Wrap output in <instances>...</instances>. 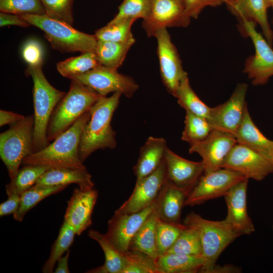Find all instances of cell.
Instances as JSON below:
<instances>
[{"mask_svg":"<svg viewBox=\"0 0 273 273\" xmlns=\"http://www.w3.org/2000/svg\"><path fill=\"white\" fill-rule=\"evenodd\" d=\"M90 117L89 111L52 143L26 157L22 163L24 165L43 166L49 169L56 168L86 169L80 160L78 150L82 132Z\"/></svg>","mask_w":273,"mask_h":273,"instance_id":"1","label":"cell"},{"mask_svg":"<svg viewBox=\"0 0 273 273\" xmlns=\"http://www.w3.org/2000/svg\"><path fill=\"white\" fill-rule=\"evenodd\" d=\"M122 94L115 92L109 97H102L90 108V117L82 132L79 157L82 162L99 149L116 148V132L111 125Z\"/></svg>","mask_w":273,"mask_h":273,"instance_id":"2","label":"cell"},{"mask_svg":"<svg viewBox=\"0 0 273 273\" xmlns=\"http://www.w3.org/2000/svg\"><path fill=\"white\" fill-rule=\"evenodd\" d=\"M25 73L31 77L33 82V152H35L49 144L47 131L51 115L66 93L50 83L42 71V65L28 66Z\"/></svg>","mask_w":273,"mask_h":273,"instance_id":"3","label":"cell"},{"mask_svg":"<svg viewBox=\"0 0 273 273\" xmlns=\"http://www.w3.org/2000/svg\"><path fill=\"white\" fill-rule=\"evenodd\" d=\"M102 97L89 87L71 79L68 92L51 115L47 131L48 141L53 142L68 129Z\"/></svg>","mask_w":273,"mask_h":273,"instance_id":"4","label":"cell"},{"mask_svg":"<svg viewBox=\"0 0 273 273\" xmlns=\"http://www.w3.org/2000/svg\"><path fill=\"white\" fill-rule=\"evenodd\" d=\"M183 223L194 228L199 235L205 261L201 272H213L221 253L239 235L224 219L210 220L193 212L186 216Z\"/></svg>","mask_w":273,"mask_h":273,"instance_id":"5","label":"cell"},{"mask_svg":"<svg viewBox=\"0 0 273 273\" xmlns=\"http://www.w3.org/2000/svg\"><path fill=\"white\" fill-rule=\"evenodd\" d=\"M31 25L44 33L52 47L61 52H94L98 39L94 35L74 29L64 22L51 18L46 14L20 15Z\"/></svg>","mask_w":273,"mask_h":273,"instance_id":"6","label":"cell"},{"mask_svg":"<svg viewBox=\"0 0 273 273\" xmlns=\"http://www.w3.org/2000/svg\"><path fill=\"white\" fill-rule=\"evenodd\" d=\"M34 116H25L0 134V157L10 180L16 175L23 159L33 153Z\"/></svg>","mask_w":273,"mask_h":273,"instance_id":"7","label":"cell"},{"mask_svg":"<svg viewBox=\"0 0 273 273\" xmlns=\"http://www.w3.org/2000/svg\"><path fill=\"white\" fill-rule=\"evenodd\" d=\"M243 32L250 38L255 49L254 55L246 60L243 72L254 85H263L273 76V50L271 45L256 29V23L240 21Z\"/></svg>","mask_w":273,"mask_h":273,"instance_id":"8","label":"cell"},{"mask_svg":"<svg viewBox=\"0 0 273 273\" xmlns=\"http://www.w3.org/2000/svg\"><path fill=\"white\" fill-rule=\"evenodd\" d=\"M70 79L89 87L103 97L111 93L120 92L130 98L139 88V85L132 77L119 73L117 69L101 65Z\"/></svg>","mask_w":273,"mask_h":273,"instance_id":"9","label":"cell"},{"mask_svg":"<svg viewBox=\"0 0 273 273\" xmlns=\"http://www.w3.org/2000/svg\"><path fill=\"white\" fill-rule=\"evenodd\" d=\"M235 171L221 168L203 174L189 194L185 206H194L224 196L236 184L245 178Z\"/></svg>","mask_w":273,"mask_h":273,"instance_id":"10","label":"cell"},{"mask_svg":"<svg viewBox=\"0 0 273 273\" xmlns=\"http://www.w3.org/2000/svg\"><path fill=\"white\" fill-rule=\"evenodd\" d=\"M154 37L157 40L162 81L168 92L175 97L181 80L187 73L183 69L179 55L167 29L159 30Z\"/></svg>","mask_w":273,"mask_h":273,"instance_id":"11","label":"cell"},{"mask_svg":"<svg viewBox=\"0 0 273 273\" xmlns=\"http://www.w3.org/2000/svg\"><path fill=\"white\" fill-rule=\"evenodd\" d=\"M247 89V84L239 83L225 102L211 108L208 120L213 129L235 135L247 107L246 101Z\"/></svg>","mask_w":273,"mask_h":273,"instance_id":"12","label":"cell"},{"mask_svg":"<svg viewBox=\"0 0 273 273\" xmlns=\"http://www.w3.org/2000/svg\"><path fill=\"white\" fill-rule=\"evenodd\" d=\"M166 180L164 158L159 167L150 174L136 179L129 197L115 211L132 213L140 211L156 202Z\"/></svg>","mask_w":273,"mask_h":273,"instance_id":"13","label":"cell"},{"mask_svg":"<svg viewBox=\"0 0 273 273\" xmlns=\"http://www.w3.org/2000/svg\"><path fill=\"white\" fill-rule=\"evenodd\" d=\"M237 143L234 135L213 129L205 139L190 144L189 151L201 156L205 174L222 168L225 159Z\"/></svg>","mask_w":273,"mask_h":273,"instance_id":"14","label":"cell"},{"mask_svg":"<svg viewBox=\"0 0 273 273\" xmlns=\"http://www.w3.org/2000/svg\"><path fill=\"white\" fill-rule=\"evenodd\" d=\"M190 21L184 4L178 0H152L150 12L142 26L148 36H154L161 29L186 27Z\"/></svg>","mask_w":273,"mask_h":273,"instance_id":"15","label":"cell"},{"mask_svg":"<svg viewBox=\"0 0 273 273\" xmlns=\"http://www.w3.org/2000/svg\"><path fill=\"white\" fill-rule=\"evenodd\" d=\"M222 168L238 172L257 181L273 172V165L261 155L237 143L225 159Z\"/></svg>","mask_w":273,"mask_h":273,"instance_id":"16","label":"cell"},{"mask_svg":"<svg viewBox=\"0 0 273 273\" xmlns=\"http://www.w3.org/2000/svg\"><path fill=\"white\" fill-rule=\"evenodd\" d=\"M156 202L137 212H114L108 222L106 236L119 251L122 252L127 251L131 239L154 210Z\"/></svg>","mask_w":273,"mask_h":273,"instance_id":"17","label":"cell"},{"mask_svg":"<svg viewBox=\"0 0 273 273\" xmlns=\"http://www.w3.org/2000/svg\"><path fill=\"white\" fill-rule=\"evenodd\" d=\"M248 179L245 178L236 184L223 196L228 210L224 220L239 236L249 235L255 231L247 211Z\"/></svg>","mask_w":273,"mask_h":273,"instance_id":"18","label":"cell"},{"mask_svg":"<svg viewBox=\"0 0 273 273\" xmlns=\"http://www.w3.org/2000/svg\"><path fill=\"white\" fill-rule=\"evenodd\" d=\"M164 160L166 168V182L189 193L204 174L202 161L195 162L186 159L168 147L165 152Z\"/></svg>","mask_w":273,"mask_h":273,"instance_id":"19","label":"cell"},{"mask_svg":"<svg viewBox=\"0 0 273 273\" xmlns=\"http://www.w3.org/2000/svg\"><path fill=\"white\" fill-rule=\"evenodd\" d=\"M98 193L94 189L75 188L67 202L64 220L79 236L92 224V214Z\"/></svg>","mask_w":273,"mask_h":273,"instance_id":"20","label":"cell"},{"mask_svg":"<svg viewBox=\"0 0 273 273\" xmlns=\"http://www.w3.org/2000/svg\"><path fill=\"white\" fill-rule=\"evenodd\" d=\"M224 4L240 21L246 20L258 24L264 37L270 45L272 44L273 32L268 21V7L265 0H224Z\"/></svg>","mask_w":273,"mask_h":273,"instance_id":"21","label":"cell"},{"mask_svg":"<svg viewBox=\"0 0 273 273\" xmlns=\"http://www.w3.org/2000/svg\"><path fill=\"white\" fill-rule=\"evenodd\" d=\"M235 136L237 143L252 150L273 165V141L267 139L256 126L247 107L243 121Z\"/></svg>","mask_w":273,"mask_h":273,"instance_id":"22","label":"cell"},{"mask_svg":"<svg viewBox=\"0 0 273 273\" xmlns=\"http://www.w3.org/2000/svg\"><path fill=\"white\" fill-rule=\"evenodd\" d=\"M190 193L166 182L156 201L155 211L164 221L180 223L181 210Z\"/></svg>","mask_w":273,"mask_h":273,"instance_id":"23","label":"cell"},{"mask_svg":"<svg viewBox=\"0 0 273 273\" xmlns=\"http://www.w3.org/2000/svg\"><path fill=\"white\" fill-rule=\"evenodd\" d=\"M167 148L162 138L149 136L141 148L136 163L133 167L136 179L146 176L155 171L164 158Z\"/></svg>","mask_w":273,"mask_h":273,"instance_id":"24","label":"cell"},{"mask_svg":"<svg viewBox=\"0 0 273 273\" xmlns=\"http://www.w3.org/2000/svg\"><path fill=\"white\" fill-rule=\"evenodd\" d=\"M78 185L83 190L94 189L92 175L87 169L70 168H56L46 171L37 180L35 185L43 186Z\"/></svg>","mask_w":273,"mask_h":273,"instance_id":"25","label":"cell"},{"mask_svg":"<svg viewBox=\"0 0 273 273\" xmlns=\"http://www.w3.org/2000/svg\"><path fill=\"white\" fill-rule=\"evenodd\" d=\"M159 273L201 272L205 261L201 255L166 253L156 260Z\"/></svg>","mask_w":273,"mask_h":273,"instance_id":"26","label":"cell"},{"mask_svg":"<svg viewBox=\"0 0 273 273\" xmlns=\"http://www.w3.org/2000/svg\"><path fill=\"white\" fill-rule=\"evenodd\" d=\"M88 236L101 246L105 255L104 263L86 271L89 273H122L125 264L124 253L116 248L105 234L91 230Z\"/></svg>","mask_w":273,"mask_h":273,"instance_id":"27","label":"cell"},{"mask_svg":"<svg viewBox=\"0 0 273 273\" xmlns=\"http://www.w3.org/2000/svg\"><path fill=\"white\" fill-rule=\"evenodd\" d=\"M158 218V217L154 210L131 239L128 250L141 252L155 260L157 259L158 255L156 224Z\"/></svg>","mask_w":273,"mask_h":273,"instance_id":"28","label":"cell"},{"mask_svg":"<svg viewBox=\"0 0 273 273\" xmlns=\"http://www.w3.org/2000/svg\"><path fill=\"white\" fill-rule=\"evenodd\" d=\"M134 42H116L98 40L95 53L100 65L117 69Z\"/></svg>","mask_w":273,"mask_h":273,"instance_id":"29","label":"cell"},{"mask_svg":"<svg viewBox=\"0 0 273 273\" xmlns=\"http://www.w3.org/2000/svg\"><path fill=\"white\" fill-rule=\"evenodd\" d=\"M68 186H43L35 185L20 195L19 206L13 214L15 220L22 221L25 214L47 197L60 192Z\"/></svg>","mask_w":273,"mask_h":273,"instance_id":"30","label":"cell"},{"mask_svg":"<svg viewBox=\"0 0 273 273\" xmlns=\"http://www.w3.org/2000/svg\"><path fill=\"white\" fill-rule=\"evenodd\" d=\"M175 98L178 104L186 111L208 120L211 108L204 103L192 88L187 73L181 80Z\"/></svg>","mask_w":273,"mask_h":273,"instance_id":"31","label":"cell"},{"mask_svg":"<svg viewBox=\"0 0 273 273\" xmlns=\"http://www.w3.org/2000/svg\"><path fill=\"white\" fill-rule=\"evenodd\" d=\"M48 170L47 167L26 165L19 169L15 177L6 186L8 196L13 194L21 195L35 185L39 177Z\"/></svg>","mask_w":273,"mask_h":273,"instance_id":"32","label":"cell"},{"mask_svg":"<svg viewBox=\"0 0 273 273\" xmlns=\"http://www.w3.org/2000/svg\"><path fill=\"white\" fill-rule=\"evenodd\" d=\"M75 235L72 228L64 221L58 236L52 246L49 257L42 266V272L51 273L54 271L56 263L64 253L69 250Z\"/></svg>","mask_w":273,"mask_h":273,"instance_id":"33","label":"cell"},{"mask_svg":"<svg viewBox=\"0 0 273 273\" xmlns=\"http://www.w3.org/2000/svg\"><path fill=\"white\" fill-rule=\"evenodd\" d=\"M100 65L94 52H85L78 56L70 57L58 62L57 69L62 76L70 79Z\"/></svg>","mask_w":273,"mask_h":273,"instance_id":"34","label":"cell"},{"mask_svg":"<svg viewBox=\"0 0 273 273\" xmlns=\"http://www.w3.org/2000/svg\"><path fill=\"white\" fill-rule=\"evenodd\" d=\"M136 20L125 19L100 28L95 32L98 40L116 42H135L131 26Z\"/></svg>","mask_w":273,"mask_h":273,"instance_id":"35","label":"cell"},{"mask_svg":"<svg viewBox=\"0 0 273 273\" xmlns=\"http://www.w3.org/2000/svg\"><path fill=\"white\" fill-rule=\"evenodd\" d=\"M185 127L181 139L190 144L205 139L213 130L208 120L186 111Z\"/></svg>","mask_w":273,"mask_h":273,"instance_id":"36","label":"cell"},{"mask_svg":"<svg viewBox=\"0 0 273 273\" xmlns=\"http://www.w3.org/2000/svg\"><path fill=\"white\" fill-rule=\"evenodd\" d=\"M185 227L184 223L168 222L158 218L156 235L158 256L167 253Z\"/></svg>","mask_w":273,"mask_h":273,"instance_id":"37","label":"cell"},{"mask_svg":"<svg viewBox=\"0 0 273 273\" xmlns=\"http://www.w3.org/2000/svg\"><path fill=\"white\" fill-rule=\"evenodd\" d=\"M167 253L202 256V245L197 231L194 228L186 225L185 228Z\"/></svg>","mask_w":273,"mask_h":273,"instance_id":"38","label":"cell"},{"mask_svg":"<svg viewBox=\"0 0 273 273\" xmlns=\"http://www.w3.org/2000/svg\"><path fill=\"white\" fill-rule=\"evenodd\" d=\"M124 253L125 264L122 273H159L156 260L139 251Z\"/></svg>","mask_w":273,"mask_h":273,"instance_id":"39","label":"cell"},{"mask_svg":"<svg viewBox=\"0 0 273 273\" xmlns=\"http://www.w3.org/2000/svg\"><path fill=\"white\" fill-rule=\"evenodd\" d=\"M152 1V0H124L119 7L117 15L108 24H113L128 19H145L150 12Z\"/></svg>","mask_w":273,"mask_h":273,"instance_id":"40","label":"cell"},{"mask_svg":"<svg viewBox=\"0 0 273 273\" xmlns=\"http://www.w3.org/2000/svg\"><path fill=\"white\" fill-rule=\"evenodd\" d=\"M0 11L17 15L46 14L40 0H0Z\"/></svg>","mask_w":273,"mask_h":273,"instance_id":"41","label":"cell"},{"mask_svg":"<svg viewBox=\"0 0 273 273\" xmlns=\"http://www.w3.org/2000/svg\"><path fill=\"white\" fill-rule=\"evenodd\" d=\"M49 17L71 25L73 23L72 5L74 0H40Z\"/></svg>","mask_w":273,"mask_h":273,"instance_id":"42","label":"cell"},{"mask_svg":"<svg viewBox=\"0 0 273 273\" xmlns=\"http://www.w3.org/2000/svg\"><path fill=\"white\" fill-rule=\"evenodd\" d=\"M22 56L28 66L43 65V48L35 39H29L25 42L22 47Z\"/></svg>","mask_w":273,"mask_h":273,"instance_id":"43","label":"cell"},{"mask_svg":"<svg viewBox=\"0 0 273 273\" xmlns=\"http://www.w3.org/2000/svg\"><path fill=\"white\" fill-rule=\"evenodd\" d=\"M224 0H184V7L191 19H197L205 8L217 7L224 4Z\"/></svg>","mask_w":273,"mask_h":273,"instance_id":"44","label":"cell"},{"mask_svg":"<svg viewBox=\"0 0 273 273\" xmlns=\"http://www.w3.org/2000/svg\"><path fill=\"white\" fill-rule=\"evenodd\" d=\"M8 199L0 205L1 217L14 214L18 210L19 206L20 195L13 194L8 196Z\"/></svg>","mask_w":273,"mask_h":273,"instance_id":"45","label":"cell"},{"mask_svg":"<svg viewBox=\"0 0 273 273\" xmlns=\"http://www.w3.org/2000/svg\"><path fill=\"white\" fill-rule=\"evenodd\" d=\"M8 25H15L21 27H27L30 24L20 15L10 13L1 12L0 26L4 27Z\"/></svg>","mask_w":273,"mask_h":273,"instance_id":"46","label":"cell"},{"mask_svg":"<svg viewBox=\"0 0 273 273\" xmlns=\"http://www.w3.org/2000/svg\"><path fill=\"white\" fill-rule=\"evenodd\" d=\"M25 116L9 111L0 110V126L7 124H13L17 123L25 118Z\"/></svg>","mask_w":273,"mask_h":273,"instance_id":"47","label":"cell"},{"mask_svg":"<svg viewBox=\"0 0 273 273\" xmlns=\"http://www.w3.org/2000/svg\"><path fill=\"white\" fill-rule=\"evenodd\" d=\"M70 251L68 250L65 255L62 256L57 261V267L54 269L56 273H69L68 259Z\"/></svg>","mask_w":273,"mask_h":273,"instance_id":"48","label":"cell"},{"mask_svg":"<svg viewBox=\"0 0 273 273\" xmlns=\"http://www.w3.org/2000/svg\"><path fill=\"white\" fill-rule=\"evenodd\" d=\"M265 1L268 7L271 6L273 3V0H265Z\"/></svg>","mask_w":273,"mask_h":273,"instance_id":"49","label":"cell"},{"mask_svg":"<svg viewBox=\"0 0 273 273\" xmlns=\"http://www.w3.org/2000/svg\"><path fill=\"white\" fill-rule=\"evenodd\" d=\"M178 1L181 2L184 5V0H178Z\"/></svg>","mask_w":273,"mask_h":273,"instance_id":"50","label":"cell"},{"mask_svg":"<svg viewBox=\"0 0 273 273\" xmlns=\"http://www.w3.org/2000/svg\"><path fill=\"white\" fill-rule=\"evenodd\" d=\"M271 7H272V8H273V3H272V5H271Z\"/></svg>","mask_w":273,"mask_h":273,"instance_id":"51","label":"cell"},{"mask_svg":"<svg viewBox=\"0 0 273 273\" xmlns=\"http://www.w3.org/2000/svg\"><path fill=\"white\" fill-rule=\"evenodd\" d=\"M272 231H273V225H272Z\"/></svg>","mask_w":273,"mask_h":273,"instance_id":"52","label":"cell"}]
</instances>
